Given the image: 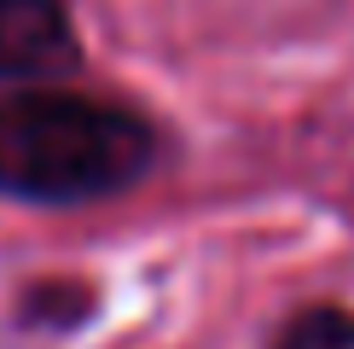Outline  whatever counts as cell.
I'll use <instances>...</instances> for the list:
<instances>
[{"label":"cell","instance_id":"cell-4","mask_svg":"<svg viewBox=\"0 0 354 349\" xmlns=\"http://www.w3.org/2000/svg\"><path fill=\"white\" fill-rule=\"evenodd\" d=\"M268 349H354V309L343 303H308L273 332Z\"/></svg>","mask_w":354,"mask_h":349},{"label":"cell","instance_id":"cell-1","mask_svg":"<svg viewBox=\"0 0 354 349\" xmlns=\"http://www.w3.org/2000/svg\"><path fill=\"white\" fill-rule=\"evenodd\" d=\"M157 169V128L140 111L70 87H18L0 99V193L18 204H105Z\"/></svg>","mask_w":354,"mask_h":349},{"label":"cell","instance_id":"cell-3","mask_svg":"<svg viewBox=\"0 0 354 349\" xmlns=\"http://www.w3.org/2000/svg\"><path fill=\"white\" fill-rule=\"evenodd\" d=\"M93 314H99L93 280H64V274L29 280L18 291V303H12V320H18L24 332H41V338H70V332H82Z\"/></svg>","mask_w":354,"mask_h":349},{"label":"cell","instance_id":"cell-2","mask_svg":"<svg viewBox=\"0 0 354 349\" xmlns=\"http://www.w3.org/2000/svg\"><path fill=\"white\" fill-rule=\"evenodd\" d=\"M82 64V35L64 0H0V76L58 82Z\"/></svg>","mask_w":354,"mask_h":349}]
</instances>
